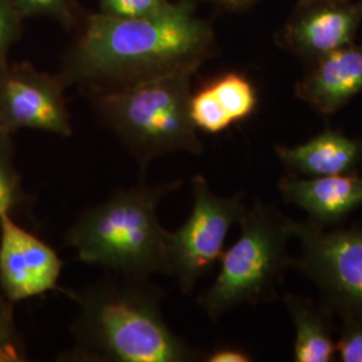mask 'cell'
Here are the masks:
<instances>
[{
    "instance_id": "6da1fadb",
    "label": "cell",
    "mask_w": 362,
    "mask_h": 362,
    "mask_svg": "<svg viewBox=\"0 0 362 362\" xmlns=\"http://www.w3.org/2000/svg\"><path fill=\"white\" fill-rule=\"evenodd\" d=\"M216 52L211 25L194 13L191 0L172 13L151 18L94 13L66 54L59 79L93 93L175 74H191Z\"/></svg>"
},
{
    "instance_id": "7a4b0ae2",
    "label": "cell",
    "mask_w": 362,
    "mask_h": 362,
    "mask_svg": "<svg viewBox=\"0 0 362 362\" xmlns=\"http://www.w3.org/2000/svg\"><path fill=\"white\" fill-rule=\"evenodd\" d=\"M59 291L78 309L69 361L191 362L200 357L165 322L164 291L149 279L117 275L81 290Z\"/></svg>"
},
{
    "instance_id": "3957f363",
    "label": "cell",
    "mask_w": 362,
    "mask_h": 362,
    "mask_svg": "<svg viewBox=\"0 0 362 362\" xmlns=\"http://www.w3.org/2000/svg\"><path fill=\"white\" fill-rule=\"evenodd\" d=\"M182 181L140 184L118 189L105 202L85 209L70 226L65 243L77 259L117 275L149 279L168 275L167 238L157 209Z\"/></svg>"
},
{
    "instance_id": "277c9868",
    "label": "cell",
    "mask_w": 362,
    "mask_h": 362,
    "mask_svg": "<svg viewBox=\"0 0 362 362\" xmlns=\"http://www.w3.org/2000/svg\"><path fill=\"white\" fill-rule=\"evenodd\" d=\"M192 77L175 74L91 94L105 125L141 168L169 153H203L189 116Z\"/></svg>"
},
{
    "instance_id": "5b68a950",
    "label": "cell",
    "mask_w": 362,
    "mask_h": 362,
    "mask_svg": "<svg viewBox=\"0 0 362 362\" xmlns=\"http://www.w3.org/2000/svg\"><path fill=\"white\" fill-rule=\"evenodd\" d=\"M238 240L220 258L214 284L197 298L208 317L218 321L242 305H258L276 298L293 259L287 243L290 218L276 208L257 202L239 221Z\"/></svg>"
},
{
    "instance_id": "8992f818",
    "label": "cell",
    "mask_w": 362,
    "mask_h": 362,
    "mask_svg": "<svg viewBox=\"0 0 362 362\" xmlns=\"http://www.w3.org/2000/svg\"><path fill=\"white\" fill-rule=\"evenodd\" d=\"M290 228L300 245L293 267L318 287L325 309L362 320V223L327 231L290 219Z\"/></svg>"
},
{
    "instance_id": "52a82bcc",
    "label": "cell",
    "mask_w": 362,
    "mask_h": 362,
    "mask_svg": "<svg viewBox=\"0 0 362 362\" xmlns=\"http://www.w3.org/2000/svg\"><path fill=\"white\" fill-rule=\"evenodd\" d=\"M192 196L188 219L167 238L168 276L182 294H191L197 281L220 260L230 230L247 211L243 194H215L200 175L192 180Z\"/></svg>"
},
{
    "instance_id": "ba28073f",
    "label": "cell",
    "mask_w": 362,
    "mask_h": 362,
    "mask_svg": "<svg viewBox=\"0 0 362 362\" xmlns=\"http://www.w3.org/2000/svg\"><path fill=\"white\" fill-rule=\"evenodd\" d=\"M65 85L30 64L0 69V132L40 130L61 137L73 134Z\"/></svg>"
},
{
    "instance_id": "9c48e42d",
    "label": "cell",
    "mask_w": 362,
    "mask_h": 362,
    "mask_svg": "<svg viewBox=\"0 0 362 362\" xmlns=\"http://www.w3.org/2000/svg\"><path fill=\"white\" fill-rule=\"evenodd\" d=\"M362 26V0L298 3L278 42L306 65L356 42Z\"/></svg>"
},
{
    "instance_id": "30bf717a",
    "label": "cell",
    "mask_w": 362,
    "mask_h": 362,
    "mask_svg": "<svg viewBox=\"0 0 362 362\" xmlns=\"http://www.w3.org/2000/svg\"><path fill=\"white\" fill-rule=\"evenodd\" d=\"M62 267L57 251L15 218L0 220V290L13 303L59 290Z\"/></svg>"
},
{
    "instance_id": "8fae6325",
    "label": "cell",
    "mask_w": 362,
    "mask_h": 362,
    "mask_svg": "<svg viewBox=\"0 0 362 362\" xmlns=\"http://www.w3.org/2000/svg\"><path fill=\"white\" fill-rule=\"evenodd\" d=\"M362 93V42H353L308 65L296 94L318 113L332 116Z\"/></svg>"
},
{
    "instance_id": "7c38bea8",
    "label": "cell",
    "mask_w": 362,
    "mask_h": 362,
    "mask_svg": "<svg viewBox=\"0 0 362 362\" xmlns=\"http://www.w3.org/2000/svg\"><path fill=\"white\" fill-rule=\"evenodd\" d=\"M278 189L284 202L303 209L310 223L326 228L344 221L362 207V176L358 173L302 177L286 175Z\"/></svg>"
},
{
    "instance_id": "4fadbf2b",
    "label": "cell",
    "mask_w": 362,
    "mask_h": 362,
    "mask_svg": "<svg viewBox=\"0 0 362 362\" xmlns=\"http://www.w3.org/2000/svg\"><path fill=\"white\" fill-rule=\"evenodd\" d=\"M288 175L324 177L358 173L362 169V140L341 130L326 129L297 146H275Z\"/></svg>"
},
{
    "instance_id": "5bb4252c",
    "label": "cell",
    "mask_w": 362,
    "mask_h": 362,
    "mask_svg": "<svg viewBox=\"0 0 362 362\" xmlns=\"http://www.w3.org/2000/svg\"><path fill=\"white\" fill-rule=\"evenodd\" d=\"M284 303L294 330L293 360L296 362H330L336 360V341L332 333L330 317L324 306L309 298L285 294Z\"/></svg>"
},
{
    "instance_id": "9a60e30c",
    "label": "cell",
    "mask_w": 362,
    "mask_h": 362,
    "mask_svg": "<svg viewBox=\"0 0 362 362\" xmlns=\"http://www.w3.org/2000/svg\"><path fill=\"white\" fill-rule=\"evenodd\" d=\"M207 85L233 125L255 113L259 103L258 91L246 76L230 71L212 79Z\"/></svg>"
},
{
    "instance_id": "2e32d148",
    "label": "cell",
    "mask_w": 362,
    "mask_h": 362,
    "mask_svg": "<svg viewBox=\"0 0 362 362\" xmlns=\"http://www.w3.org/2000/svg\"><path fill=\"white\" fill-rule=\"evenodd\" d=\"M30 206L21 173L15 165L13 134L0 132V220L16 218Z\"/></svg>"
},
{
    "instance_id": "e0dca14e",
    "label": "cell",
    "mask_w": 362,
    "mask_h": 362,
    "mask_svg": "<svg viewBox=\"0 0 362 362\" xmlns=\"http://www.w3.org/2000/svg\"><path fill=\"white\" fill-rule=\"evenodd\" d=\"M189 116L196 129L207 134H219L233 127L231 119L224 113L208 85L194 93L192 91Z\"/></svg>"
},
{
    "instance_id": "ac0fdd59",
    "label": "cell",
    "mask_w": 362,
    "mask_h": 362,
    "mask_svg": "<svg viewBox=\"0 0 362 362\" xmlns=\"http://www.w3.org/2000/svg\"><path fill=\"white\" fill-rule=\"evenodd\" d=\"M15 303L0 290V362L26 361V349L15 321Z\"/></svg>"
},
{
    "instance_id": "d6986e66",
    "label": "cell",
    "mask_w": 362,
    "mask_h": 362,
    "mask_svg": "<svg viewBox=\"0 0 362 362\" xmlns=\"http://www.w3.org/2000/svg\"><path fill=\"white\" fill-rule=\"evenodd\" d=\"M101 13L116 18H151L172 13L177 3L170 0H100Z\"/></svg>"
},
{
    "instance_id": "ffe728a7",
    "label": "cell",
    "mask_w": 362,
    "mask_h": 362,
    "mask_svg": "<svg viewBox=\"0 0 362 362\" xmlns=\"http://www.w3.org/2000/svg\"><path fill=\"white\" fill-rule=\"evenodd\" d=\"M13 6L23 16H46L70 27L76 21L74 0H13Z\"/></svg>"
},
{
    "instance_id": "44dd1931",
    "label": "cell",
    "mask_w": 362,
    "mask_h": 362,
    "mask_svg": "<svg viewBox=\"0 0 362 362\" xmlns=\"http://www.w3.org/2000/svg\"><path fill=\"white\" fill-rule=\"evenodd\" d=\"M22 21L13 0H0V69L8 64V52L21 35Z\"/></svg>"
},
{
    "instance_id": "7402d4cb",
    "label": "cell",
    "mask_w": 362,
    "mask_h": 362,
    "mask_svg": "<svg viewBox=\"0 0 362 362\" xmlns=\"http://www.w3.org/2000/svg\"><path fill=\"white\" fill-rule=\"evenodd\" d=\"M341 337L336 342L338 358L342 362H362V320L344 315Z\"/></svg>"
},
{
    "instance_id": "603a6c76",
    "label": "cell",
    "mask_w": 362,
    "mask_h": 362,
    "mask_svg": "<svg viewBox=\"0 0 362 362\" xmlns=\"http://www.w3.org/2000/svg\"><path fill=\"white\" fill-rule=\"evenodd\" d=\"M204 361L208 362H250L252 357L245 351L233 346H221L218 349L212 350L206 356Z\"/></svg>"
},
{
    "instance_id": "cb8c5ba5",
    "label": "cell",
    "mask_w": 362,
    "mask_h": 362,
    "mask_svg": "<svg viewBox=\"0 0 362 362\" xmlns=\"http://www.w3.org/2000/svg\"><path fill=\"white\" fill-rule=\"evenodd\" d=\"M215 3H218L221 7L231 10V11H242L250 8L255 1L258 0H214Z\"/></svg>"
},
{
    "instance_id": "d4e9b609",
    "label": "cell",
    "mask_w": 362,
    "mask_h": 362,
    "mask_svg": "<svg viewBox=\"0 0 362 362\" xmlns=\"http://www.w3.org/2000/svg\"><path fill=\"white\" fill-rule=\"evenodd\" d=\"M305 1H315V0H298V3H305Z\"/></svg>"
}]
</instances>
